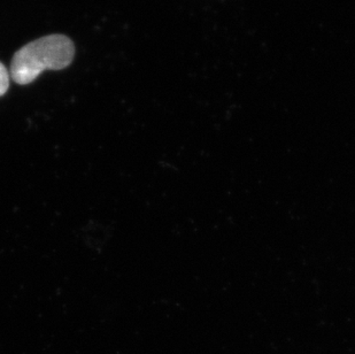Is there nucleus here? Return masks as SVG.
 I'll use <instances>...</instances> for the list:
<instances>
[{
	"label": "nucleus",
	"mask_w": 355,
	"mask_h": 354,
	"mask_svg": "<svg viewBox=\"0 0 355 354\" xmlns=\"http://www.w3.org/2000/svg\"><path fill=\"white\" fill-rule=\"evenodd\" d=\"M75 45L69 37L54 34L33 40L14 54L10 77L15 83L27 85L45 71H61L73 62Z\"/></svg>",
	"instance_id": "obj_1"
},
{
	"label": "nucleus",
	"mask_w": 355,
	"mask_h": 354,
	"mask_svg": "<svg viewBox=\"0 0 355 354\" xmlns=\"http://www.w3.org/2000/svg\"><path fill=\"white\" fill-rule=\"evenodd\" d=\"M10 89V74L3 62H0V97Z\"/></svg>",
	"instance_id": "obj_2"
}]
</instances>
